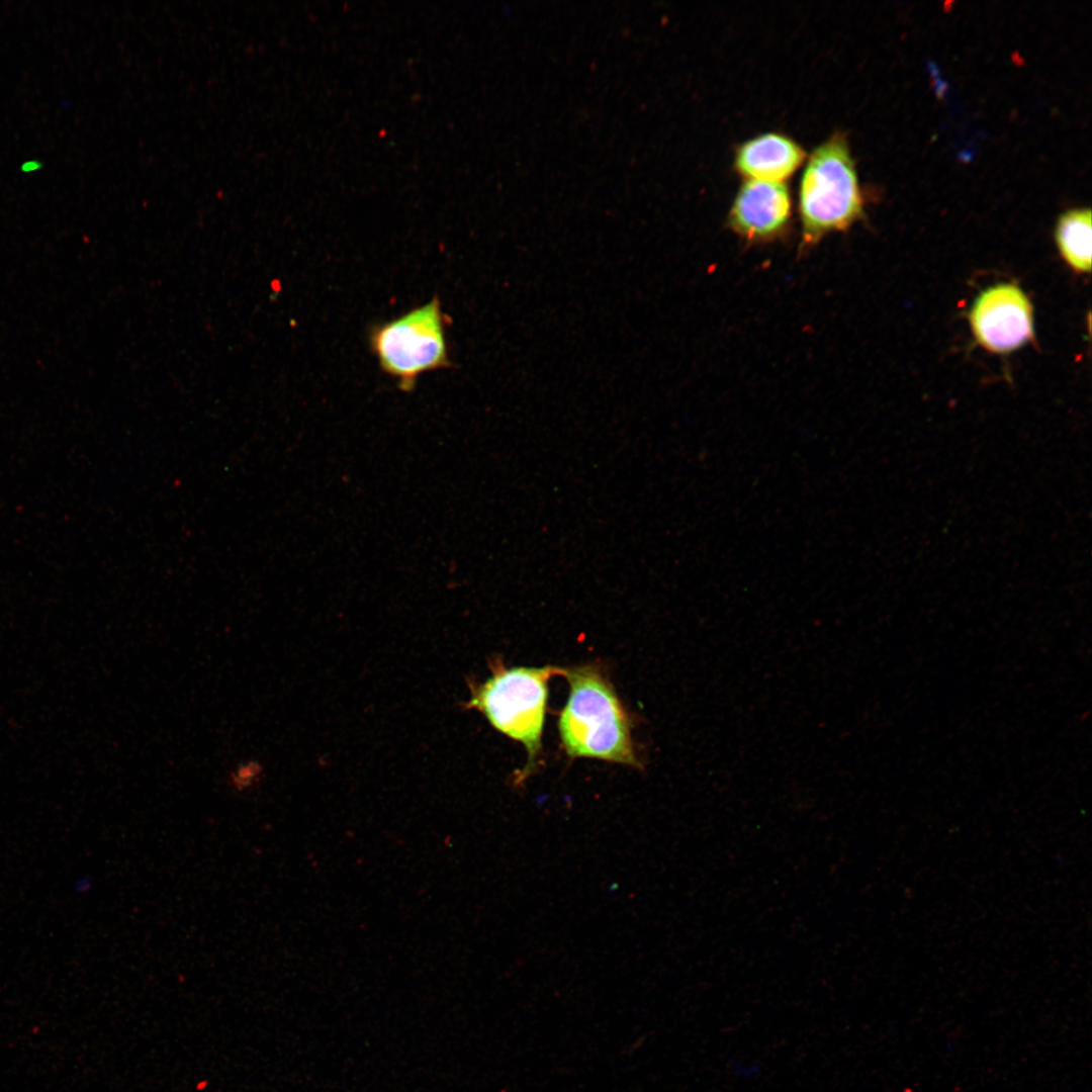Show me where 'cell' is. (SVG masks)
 <instances>
[{
	"label": "cell",
	"instance_id": "cell-1",
	"mask_svg": "<svg viewBox=\"0 0 1092 1092\" xmlns=\"http://www.w3.org/2000/svg\"><path fill=\"white\" fill-rule=\"evenodd\" d=\"M569 697L558 719L570 757H590L639 767L631 722L613 686L597 665L563 668Z\"/></svg>",
	"mask_w": 1092,
	"mask_h": 1092
},
{
	"label": "cell",
	"instance_id": "cell-2",
	"mask_svg": "<svg viewBox=\"0 0 1092 1092\" xmlns=\"http://www.w3.org/2000/svg\"><path fill=\"white\" fill-rule=\"evenodd\" d=\"M801 241L809 252L827 235L843 232L863 216V199L848 143L835 132L810 154L799 186Z\"/></svg>",
	"mask_w": 1092,
	"mask_h": 1092
},
{
	"label": "cell",
	"instance_id": "cell-3",
	"mask_svg": "<svg viewBox=\"0 0 1092 1092\" xmlns=\"http://www.w3.org/2000/svg\"><path fill=\"white\" fill-rule=\"evenodd\" d=\"M562 672L563 668L551 665L506 668L494 664L492 675L473 690L468 706L482 712L495 729L521 742L528 752L527 764L517 779H526L535 767L542 748L547 684Z\"/></svg>",
	"mask_w": 1092,
	"mask_h": 1092
},
{
	"label": "cell",
	"instance_id": "cell-4",
	"mask_svg": "<svg viewBox=\"0 0 1092 1092\" xmlns=\"http://www.w3.org/2000/svg\"><path fill=\"white\" fill-rule=\"evenodd\" d=\"M447 321L435 296L390 321L374 325L370 349L381 370L403 391L415 388L425 373L451 365L446 336Z\"/></svg>",
	"mask_w": 1092,
	"mask_h": 1092
},
{
	"label": "cell",
	"instance_id": "cell-5",
	"mask_svg": "<svg viewBox=\"0 0 1092 1092\" xmlns=\"http://www.w3.org/2000/svg\"><path fill=\"white\" fill-rule=\"evenodd\" d=\"M970 324L981 346L1007 353L1032 339V305L1017 285L1000 283L979 294L970 311Z\"/></svg>",
	"mask_w": 1092,
	"mask_h": 1092
},
{
	"label": "cell",
	"instance_id": "cell-6",
	"mask_svg": "<svg viewBox=\"0 0 1092 1092\" xmlns=\"http://www.w3.org/2000/svg\"><path fill=\"white\" fill-rule=\"evenodd\" d=\"M792 199L784 182L745 180L727 216L728 228L749 245L783 240L790 231Z\"/></svg>",
	"mask_w": 1092,
	"mask_h": 1092
},
{
	"label": "cell",
	"instance_id": "cell-7",
	"mask_svg": "<svg viewBox=\"0 0 1092 1092\" xmlns=\"http://www.w3.org/2000/svg\"><path fill=\"white\" fill-rule=\"evenodd\" d=\"M804 149L781 132H765L739 145L734 168L746 180L784 182L802 164Z\"/></svg>",
	"mask_w": 1092,
	"mask_h": 1092
},
{
	"label": "cell",
	"instance_id": "cell-8",
	"mask_svg": "<svg viewBox=\"0 0 1092 1092\" xmlns=\"http://www.w3.org/2000/svg\"><path fill=\"white\" fill-rule=\"evenodd\" d=\"M1091 211L1073 209L1061 215L1056 226V242L1067 264L1080 273L1091 269Z\"/></svg>",
	"mask_w": 1092,
	"mask_h": 1092
},
{
	"label": "cell",
	"instance_id": "cell-9",
	"mask_svg": "<svg viewBox=\"0 0 1092 1092\" xmlns=\"http://www.w3.org/2000/svg\"><path fill=\"white\" fill-rule=\"evenodd\" d=\"M260 768L257 764L251 762L237 769L231 778V786L237 792H244L251 789L258 781Z\"/></svg>",
	"mask_w": 1092,
	"mask_h": 1092
}]
</instances>
